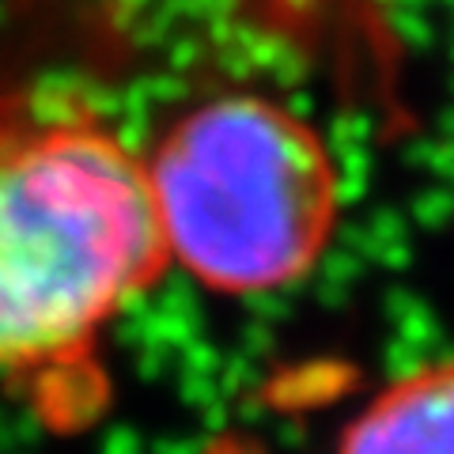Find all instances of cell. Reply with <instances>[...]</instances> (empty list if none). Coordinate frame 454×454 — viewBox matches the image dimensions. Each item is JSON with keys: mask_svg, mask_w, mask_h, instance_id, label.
I'll use <instances>...</instances> for the list:
<instances>
[{"mask_svg": "<svg viewBox=\"0 0 454 454\" xmlns=\"http://www.w3.org/2000/svg\"><path fill=\"white\" fill-rule=\"evenodd\" d=\"M167 265L145 155L76 98L0 95V375L91 372Z\"/></svg>", "mask_w": 454, "mask_h": 454, "instance_id": "cell-1", "label": "cell"}, {"mask_svg": "<svg viewBox=\"0 0 454 454\" xmlns=\"http://www.w3.org/2000/svg\"><path fill=\"white\" fill-rule=\"evenodd\" d=\"M145 160L170 262L208 292L292 288L337 235V163L322 133L280 98H205Z\"/></svg>", "mask_w": 454, "mask_h": 454, "instance_id": "cell-2", "label": "cell"}, {"mask_svg": "<svg viewBox=\"0 0 454 454\" xmlns=\"http://www.w3.org/2000/svg\"><path fill=\"white\" fill-rule=\"evenodd\" d=\"M333 454H454V356L382 382L345 420Z\"/></svg>", "mask_w": 454, "mask_h": 454, "instance_id": "cell-3", "label": "cell"}]
</instances>
